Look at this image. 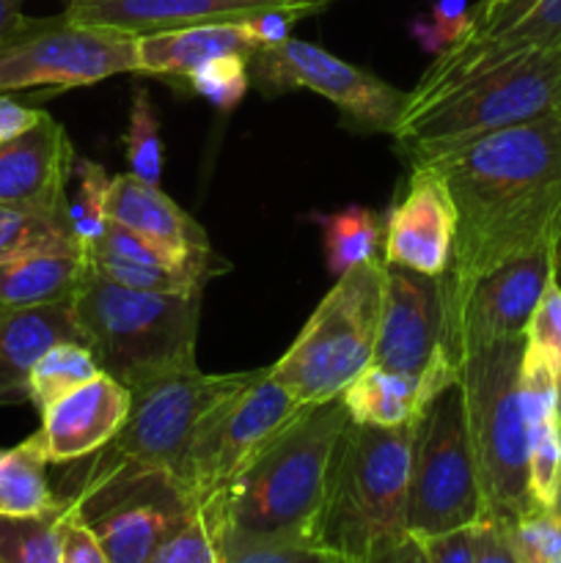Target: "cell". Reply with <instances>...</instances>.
Here are the masks:
<instances>
[{
  "label": "cell",
  "instance_id": "6da1fadb",
  "mask_svg": "<svg viewBox=\"0 0 561 563\" xmlns=\"http://www.w3.org/2000/svg\"><path fill=\"white\" fill-rule=\"evenodd\" d=\"M457 209L443 311L479 278L526 253L561 245V110L476 137L435 159Z\"/></svg>",
  "mask_w": 561,
  "mask_h": 563
},
{
  "label": "cell",
  "instance_id": "7a4b0ae2",
  "mask_svg": "<svg viewBox=\"0 0 561 563\" xmlns=\"http://www.w3.org/2000/svg\"><path fill=\"white\" fill-rule=\"evenodd\" d=\"M346 421L344 401H324L306 407L264 445L212 504L226 542H314Z\"/></svg>",
  "mask_w": 561,
  "mask_h": 563
},
{
  "label": "cell",
  "instance_id": "3957f363",
  "mask_svg": "<svg viewBox=\"0 0 561 563\" xmlns=\"http://www.w3.org/2000/svg\"><path fill=\"white\" fill-rule=\"evenodd\" d=\"M561 104V47L512 55L429 91H407L396 152L421 168L476 137L522 124Z\"/></svg>",
  "mask_w": 561,
  "mask_h": 563
},
{
  "label": "cell",
  "instance_id": "277c9868",
  "mask_svg": "<svg viewBox=\"0 0 561 563\" xmlns=\"http://www.w3.org/2000/svg\"><path fill=\"white\" fill-rule=\"evenodd\" d=\"M413 427L346 421L330 465L314 542L363 563L380 544L407 533Z\"/></svg>",
  "mask_w": 561,
  "mask_h": 563
},
{
  "label": "cell",
  "instance_id": "5b68a950",
  "mask_svg": "<svg viewBox=\"0 0 561 563\" xmlns=\"http://www.w3.org/2000/svg\"><path fill=\"white\" fill-rule=\"evenodd\" d=\"M201 295H165L110 284L88 269L75 311L99 368L127 390L196 366Z\"/></svg>",
  "mask_w": 561,
  "mask_h": 563
},
{
  "label": "cell",
  "instance_id": "8992f818",
  "mask_svg": "<svg viewBox=\"0 0 561 563\" xmlns=\"http://www.w3.org/2000/svg\"><path fill=\"white\" fill-rule=\"evenodd\" d=\"M522 339L479 344L457 361L468 432L484 495V515L512 522L534 509L528 493V432L520 401Z\"/></svg>",
  "mask_w": 561,
  "mask_h": 563
},
{
  "label": "cell",
  "instance_id": "52a82bcc",
  "mask_svg": "<svg viewBox=\"0 0 561 563\" xmlns=\"http://www.w3.org/2000/svg\"><path fill=\"white\" fill-rule=\"evenodd\" d=\"M383 289L385 262L377 256L339 275L289 350L267 368L270 377L306 407L341 399L374 361Z\"/></svg>",
  "mask_w": 561,
  "mask_h": 563
},
{
  "label": "cell",
  "instance_id": "ba28073f",
  "mask_svg": "<svg viewBox=\"0 0 561 563\" xmlns=\"http://www.w3.org/2000/svg\"><path fill=\"white\" fill-rule=\"evenodd\" d=\"M258 372L204 374L198 368L165 374L130 388L132 407L121 432L88 456L80 476L110 473H174L182 451L190 443L198 423L240 394Z\"/></svg>",
  "mask_w": 561,
  "mask_h": 563
},
{
  "label": "cell",
  "instance_id": "9c48e42d",
  "mask_svg": "<svg viewBox=\"0 0 561 563\" xmlns=\"http://www.w3.org/2000/svg\"><path fill=\"white\" fill-rule=\"evenodd\" d=\"M476 456L468 432L462 385L449 383L432 396L413 427L407 533L440 537L476 526L484 517Z\"/></svg>",
  "mask_w": 561,
  "mask_h": 563
},
{
  "label": "cell",
  "instance_id": "30bf717a",
  "mask_svg": "<svg viewBox=\"0 0 561 563\" xmlns=\"http://www.w3.org/2000/svg\"><path fill=\"white\" fill-rule=\"evenodd\" d=\"M302 410L306 405L258 368L251 385L198 423L170 478L193 506L215 504Z\"/></svg>",
  "mask_w": 561,
  "mask_h": 563
},
{
  "label": "cell",
  "instance_id": "8fae6325",
  "mask_svg": "<svg viewBox=\"0 0 561 563\" xmlns=\"http://www.w3.org/2000/svg\"><path fill=\"white\" fill-rule=\"evenodd\" d=\"M116 75H138V36L116 27L82 25L69 14L22 16L0 42V91L97 86Z\"/></svg>",
  "mask_w": 561,
  "mask_h": 563
},
{
  "label": "cell",
  "instance_id": "7c38bea8",
  "mask_svg": "<svg viewBox=\"0 0 561 563\" xmlns=\"http://www.w3.org/2000/svg\"><path fill=\"white\" fill-rule=\"evenodd\" d=\"M61 498L91 528L110 563H152L193 506L168 473L80 476Z\"/></svg>",
  "mask_w": 561,
  "mask_h": 563
},
{
  "label": "cell",
  "instance_id": "4fadbf2b",
  "mask_svg": "<svg viewBox=\"0 0 561 563\" xmlns=\"http://www.w3.org/2000/svg\"><path fill=\"white\" fill-rule=\"evenodd\" d=\"M248 69L270 97L306 88L333 102L352 126L369 132L394 135L405 110V91L302 38L289 36L278 47L256 49Z\"/></svg>",
  "mask_w": 561,
  "mask_h": 563
},
{
  "label": "cell",
  "instance_id": "5bb4252c",
  "mask_svg": "<svg viewBox=\"0 0 561 563\" xmlns=\"http://www.w3.org/2000/svg\"><path fill=\"white\" fill-rule=\"evenodd\" d=\"M561 273V245L539 247L479 278L443 311V357L454 372L462 352L479 344L522 339L539 297Z\"/></svg>",
  "mask_w": 561,
  "mask_h": 563
},
{
  "label": "cell",
  "instance_id": "9a60e30c",
  "mask_svg": "<svg viewBox=\"0 0 561 563\" xmlns=\"http://www.w3.org/2000/svg\"><path fill=\"white\" fill-rule=\"evenodd\" d=\"M372 363L418 379L432 396L454 383L457 374L443 357L440 278L385 264L383 313Z\"/></svg>",
  "mask_w": 561,
  "mask_h": 563
},
{
  "label": "cell",
  "instance_id": "2e32d148",
  "mask_svg": "<svg viewBox=\"0 0 561 563\" xmlns=\"http://www.w3.org/2000/svg\"><path fill=\"white\" fill-rule=\"evenodd\" d=\"M561 47V0H482L471 11V25L416 82V91L501 64L520 53Z\"/></svg>",
  "mask_w": 561,
  "mask_h": 563
},
{
  "label": "cell",
  "instance_id": "e0dca14e",
  "mask_svg": "<svg viewBox=\"0 0 561 563\" xmlns=\"http://www.w3.org/2000/svg\"><path fill=\"white\" fill-rule=\"evenodd\" d=\"M454 236L457 209L446 179L432 165L410 168L405 196L385 218L383 262L440 278L449 269Z\"/></svg>",
  "mask_w": 561,
  "mask_h": 563
},
{
  "label": "cell",
  "instance_id": "ac0fdd59",
  "mask_svg": "<svg viewBox=\"0 0 561 563\" xmlns=\"http://www.w3.org/2000/svg\"><path fill=\"white\" fill-rule=\"evenodd\" d=\"M132 396L108 372L72 394L61 396L42 416V427L31 434L47 465H75L102 451L124 427Z\"/></svg>",
  "mask_w": 561,
  "mask_h": 563
},
{
  "label": "cell",
  "instance_id": "d6986e66",
  "mask_svg": "<svg viewBox=\"0 0 561 563\" xmlns=\"http://www.w3.org/2000/svg\"><path fill=\"white\" fill-rule=\"evenodd\" d=\"M333 0H66V14L82 25L116 27V31L146 33L204 22L248 20L273 9H302L319 14Z\"/></svg>",
  "mask_w": 561,
  "mask_h": 563
},
{
  "label": "cell",
  "instance_id": "ffe728a7",
  "mask_svg": "<svg viewBox=\"0 0 561 563\" xmlns=\"http://www.w3.org/2000/svg\"><path fill=\"white\" fill-rule=\"evenodd\" d=\"M75 146L64 126L44 110L28 132L0 146V201L69 214Z\"/></svg>",
  "mask_w": 561,
  "mask_h": 563
},
{
  "label": "cell",
  "instance_id": "44dd1931",
  "mask_svg": "<svg viewBox=\"0 0 561 563\" xmlns=\"http://www.w3.org/2000/svg\"><path fill=\"white\" fill-rule=\"evenodd\" d=\"M108 220L143 236L179 264H220L207 231L179 203L170 201L160 185H146L132 174L110 179Z\"/></svg>",
  "mask_w": 561,
  "mask_h": 563
},
{
  "label": "cell",
  "instance_id": "7402d4cb",
  "mask_svg": "<svg viewBox=\"0 0 561 563\" xmlns=\"http://www.w3.org/2000/svg\"><path fill=\"white\" fill-rule=\"evenodd\" d=\"M520 401L528 432V493L539 509H553L561 482L559 366L542 346L526 339L520 361Z\"/></svg>",
  "mask_w": 561,
  "mask_h": 563
},
{
  "label": "cell",
  "instance_id": "603a6c76",
  "mask_svg": "<svg viewBox=\"0 0 561 563\" xmlns=\"http://www.w3.org/2000/svg\"><path fill=\"white\" fill-rule=\"evenodd\" d=\"M64 341L86 344L75 300L0 308V407L31 399L28 377L33 366Z\"/></svg>",
  "mask_w": 561,
  "mask_h": 563
},
{
  "label": "cell",
  "instance_id": "cb8c5ba5",
  "mask_svg": "<svg viewBox=\"0 0 561 563\" xmlns=\"http://www.w3.org/2000/svg\"><path fill=\"white\" fill-rule=\"evenodd\" d=\"M258 49L248 20L204 22L138 36V75L187 77L207 60L220 55H245Z\"/></svg>",
  "mask_w": 561,
  "mask_h": 563
},
{
  "label": "cell",
  "instance_id": "d4e9b609",
  "mask_svg": "<svg viewBox=\"0 0 561 563\" xmlns=\"http://www.w3.org/2000/svg\"><path fill=\"white\" fill-rule=\"evenodd\" d=\"M86 275L82 253H31L0 262V308L75 300Z\"/></svg>",
  "mask_w": 561,
  "mask_h": 563
},
{
  "label": "cell",
  "instance_id": "484cf974",
  "mask_svg": "<svg viewBox=\"0 0 561 563\" xmlns=\"http://www.w3.org/2000/svg\"><path fill=\"white\" fill-rule=\"evenodd\" d=\"M341 401H344L350 421L394 429L416 421L424 407L432 401V394L418 379L372 363L366 372H361L346 385Z\"/></svg>",
  "mask_w": 561,
  "mask_h": 563
},
{
  "label": "cell",
  "instance_id": "4316f807",
  "mask_svg": "<svg viewBox=\"0 0 561 563\" xmlns=\"http://www.w3.org/2000/svg\"><path fill=\"white\" fill-rule=\"evenodd\" d=\"M66 506L47 482V460L31 438L0 449V515L44 517Z\"/></svg>",
  "mask_w": 561,
  "mask_h": 563
},
{
  "label": "cell",
  "instance_id": "83f0119b",
  "mask_svg": "<svg viewBox=\"0 0 561 563\" xmlns=\"http://www.w3.org/2000/svg\"><path fill=\"white\" fill-rule=\"evenodd\" d=\"M31 253H82L69 214L0 201V262Z\"/></svg>",
  "mask_w": 561,
  "mask_h": 563
},
{
  "label": "cell",
  "instance_id": "f1b7e54d",
  "mask_svg": "<svg viewBox=\"0 0 561 563\" xmlns=\"http://www.w3.org/2000/svg\"><path fill=\"white\" fill-rule=\"evenodd\" d=\"M88 269L110 284L165 295H201L204 284L226 264H138L105 251L86 253Z\"/></svg>",
  "mask_w": 561,
  "mask_h": 563
},
{
  "label": "cell",
  "instance_id": "f546056e",
  "mask_svg": "<svg viewBox=\"0 0 561 563\" xmlns=\"http://www.w3.org/2000/svg\"><path fill=\"white\" fill-rule=\"evenodd\" d=\"M99 374H102V368H99L91 346L80 344V341H64L33 366L31 377H28V390H31L28 401L38 412H44L61 396L91 383Z\"/></svg>",
  "mask_w": 561,
  "mask_h": 563
},
{
  "label": "cell",
  "instance_id": "4dcf8cb0",
  "mask_svg": "<svg viewBox=\"0 0 561 563\" xmlns=\"http://www.w3.org/2000/svg\"><path fill=\"white\" fill-rule=\"evenodd\" d=\"M324 234V256H328V269L339 278L355 264L369 262L377 256L380 242H383V229L372 209L346 207L341 212L319 218Z\"/></svg>",
  "mask_w": 561,
  "mask_h": 563
},
{
  "label": "cell",
  "instance_id": "1f68e13d",
  "mask_svg": "<svg viewBox=\"0 0 561 563\" xmlns=\"http://www.w3.org/2000/svg\"><path fill=\"white\" fill-rule=\"evenodd\" d=\"M152 563H226L223 522L212 504L190 506L163 539Z\"/></svg>",
  "mask_w": 561,
  "mask_h": 563
},
{
  "label": "cell",
  "instance_id": "d6a6232c",
  "mask_svg": "<svg viewBox=\"0 0 561 563\" xmlns=\"http://www.w3.org/2000/svg\"><path fill=\"white\" fill-rule=\"evenodd\" d=\"M69 506L44 517L0 515V563H61Z\"/></svg>",
  "mask_w": 561,
  "mask_h": 563
},
{
  "label": "cell",
  "instance_id": "836d02e7",
  "mask_svg": "<svg viewBox=\"0 0 561 563\" xmlns=\"http://www.w3.org/2000/svg\"><path fill=\"white\" fill-rule=\"evenodd\" d=\"M77 190L69 196V223L82 253L99 245L108 229V190L113 176L94 159H75Z\"/></svg>",
  "mask_w": 561,
  "mask_h": 563
},
{
  "label": "cell",
  "instance_id": "e575fe53",
  "mask_svg": "<svg viewBox=\"0 0 561 563\" xmlns=\"http://www.w3.org/2000/svg\"><path fill=\"white\" fill-rule=\"evenodd\" d=\"M127 174L146 185H160L163 176V141H160V121L152 97L146 88H135L130 108V124L124 135Z\"/></svg>",
  "mask_w": 561,
  "mask_h": 563
},
{
  "label": "cell",
  "instance_id": "d590c367",
  "mask_svg": "<svg viewBox=\"0 0 561 563\" xmlns=\"http://www.w3.org/2000/svg\"><path fill=\"white\" fill-rule=\"evenodd\" d=\"M185 80L198 97L212 102L218 110H234L251 86V69L245 55H220L193 69Z\"/></svg>",
  "mask_w": 561,
  "mask_h": 563
},
{
  "label": "cell",
  "instance_id": "8d00e7d4",
  "mask_svg": "<svg viewBox=\"0 0 561 563\" xmlns=\"http://www.w3.org/2000/svg\"><path fill=\"white\" fill-rule=\"evenodd\" d=\"M517 563H561V520L553 509H528L506 522Z\"/></svg>",
  "mask_w": 561,
  "mask_h": 563
},
{
  "label": "cell",
  "instance_id": "74e56055",
  "mask_svg": "<svg viewBox=\"0 0 561 563\" xmlns=\"http://www.w3.org/2000/svg\"><path fill=\"white\" fill-rule=\"evenodd\" d=\"M226 563H358L317 542H226Z\"/></svg>",
  "mask_w": 561,
  "mask_h": 563
},
{
  "label": "cell",
  "instance_id": "f35d334b",
  "mask_svg": "<svg viewBox=\"0 0 561 563\" xmlns=\"http://www.w3.org/2000/svg\"><path fill=\"white\" fill-rule=\"evenodd\" d=\"M471 25V11H468L465 0H438L432 5V16L429 22H416V36L429 53H443L451 42L462 36Z\"/></svg>",
  "mask_w": 561,
  "mask_h": 563
},
{
  "label": "cell",
  "instance_id": "ab89813d",
  "mask_svg": "<svg viewBox=\"0 0 561 563\" xmlns=\"http://www.w3.org/2000/svg\"><path fill=\"white\" fill-rule=\"evenodd\" d=\"M526 339L534 344L542 346L544 352H550V357L556 361L561 374V286L559 278L550 280L544 295L539 297L537 308H534V317L528 322Z\"/></svg>",
  "mask_w": 561,
  "mask_h": 563
},
{
  "label": "cell",
  "instance_id": "60d3db41",
  "mask_svg": "<svg viewBox=\"0 0 561 563\" xmlns=\"http://www.w3.org/2000/svg\"><path fill=\"white\" fill-rule=\"evenodd\" d=\"M473 563H517L515 550L509 542V528L504 520L484 515L476 522L473 537Z\"/></svg>",
  "mask_w": 561,
  "mask_h": 563
},
{
  "label": "cell",
  "instance_id": "b9f144b4",
  "mask_svg": "<svg viewBox=\"0 0 561 563\" xmlns=\"http://www.w3.org/2000/svg\"><path fill=\"white\" fill-rule=\"evenodd\" d=\"M61 563H110L108 555H105L102 544H99V539L94 537L91 528H88L72 509L66 511V520H64Z\"/></svg>",
  "mask_w": 561,
  "mask_h": 563
},
{
  "label": "cell",
  "instance_id": "7bdbcfd3",
  "mask_svg": "<svg viewBox=\"0 0 561 563\" xmlns=\"http://www.w3.org/2000/svg\"><path fill=\"white\" fill-rule=\"evenodd\" d=\"M473 537H476V526L421 539L427 563H473Z\"/></svg>",
  "mask_w": 561,
  "mask_h": 563
},
{
  "label": "cell",
  "instance_id": "ee69618b",
  "mask_svg": "<svg viewBox=\"0 0 561 563\" xmlns=\"http://www.w3.org/2000/svg\"><path fill=\"white\" fill-rule=\"evenodd\" d=\"M302 16H311L308 11L302 9H273V11H262L256 16H248V25H251L253 36H256L258 49L264 47H278L280 42L292 36V25Z\"/></svg>",
  "mask_w": 561,
  "mask_h": 563
},
{
  "label": "cell",
  "instance_id": "f6af8a7d",
  "mask_svg": "<svg viewBox=\"0 0 561 563\" xmlns=\"http://www.w3.org/2000/svg\"><path fill=\"white\" fill-rule=\"evenodd\" d=\"M44 115V110L28 108L20 99H14L11 93L0 91V146H6L9 141H14L16 135L31 130L38 119Z\"/></svg>",
  "mask_w": 561,
  "mask_h": 563
},
{
  "label": "cell",
  "instance_id": "bcb514c9",
  "mask_svg": "<svg viewBox=\"0 0 561 563\" xmlns=\"http://www.w3.org/2000/svg\"><path fill=\"white\" fill-rule=\"evenodd\" d=\"M363 563H427V550H424L421 539L405 533V537L394 539V542L380 544Z\"/></svg>",
  "mask_w": 561,
  "mask_h": 563
},
{
  "label": "cell",
  "instance_id": "7dc6e473",
  "mask_svg": "<svg viewBox=\"0 0 561 563\" xmlns=\"http://www.w3.org/2000/svg\"><path fill=\"white\" fill-rule=\"evenodd\" d=\"M25 3L28 0H0V42L22 22V16H25L22 5Z\"/></svg>",
  "mask_w": 561,
  "mask_h": 563
},
{
  "label": "cell",
  "instance_id": "c3c4849f",
  "mask_svg": "<svg viewBox=\"0 0 561 563\" xmlns=\"http://www.w3.org/2000/svg\"><path fill=\"white\" fill-rule=\"evenodd\" d=\"M553 511L559 515V520H561V482H559V493H556V500H553Z\"/></svg>",
  "mask_w": 561,
  "mask_h": 563
},
{
  "label": "cell",
  "instance_id": "681fc988",
  "mask_svg": "<svg viewBox=\"0 0 561 563\" xmlns=\"http://www.w3.org/2000/svg\"><path fill=\"white\" fill-rule=\"evenodd\" d=\"M559 418H561V374H559Z\"/></svg>",
  "mask_w": 561,
  "mask_h": 563
},
{
  "label": "cell",
  "instance_id": "f907efd6",
  "mask_svg": "<svg viewBox=\"0 0 561 563\" xmlns=\"http://www.w3.org/2000/svg\"><path fill=\"white\" fill-rule=\"evenodd\" d=\"M559 110H561V104H559Z\"/></svg>",
  "mask_w": 561,
  "mask_h": 563
}]
</instances>
